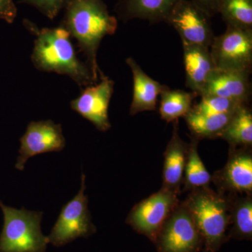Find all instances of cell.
<instances>
[{"label":"cell","instance_id":"6da1fadb","mask_svg":"<svg viewBox=\"0 0 252 252\" xmlns=\"http://www.w3.org/2000/svg\"><path fill=\"white\" fill-rule=\"evenodd\" d=\"M64 9L61 26L77 40L97 82L104 77L97 64V51L104 36L115 33L117 19L109 14L102 0H71Z\"/></svg>","mask_w":252,"mask_h":252},{"label":"cell","instance_id":"7a4b0ae2","mask_svg":"<svg viewBox=\"0 0 252 252\" xmlns=\"http://www.w3.org/2000/svg\"><path fill=\"white\" fill-rule=\"evenodd\" d=\"M23 24L36 36L31 60L36 69L67 75L81 87L97 83L89 66L78 59L70 34L64 28L39 29L27 20Z\"/></svg>","mask_w":252,"mask_h":252},{"label":"cell","instance_id":"3957f363","mask_svg":"<svg viewBox=\"0 0 252 252\" xmlns=\"http://www.w3.org/2000/svg\"><path fill=\"white\" fill-rule=\"evenodd\" d=\"M193 190L185 203L207 248L216 252L226 238L230 223L229 205L209 187Z\"/></svg>","mask_w":252,"mask_h":252},{"label":"cell","instance_id":"277c9868","mask_svg":"<svg viewBox=\"0 0 252 252\" xmlns=\"http://www.w3.org/2000/svg\"><path fill=\"white\" fill-rule=\"evenodd\" d=\"M4 225L0 234V252H46L49 243L43 234V212L6 206L0 200Z\"/></svg>","mask_w":252,"mask_h":252},{"label":"cell","instance_id":"5b68a950","mask_svg":"<svg viewBox=\"0 0 252 252\" xmlns=\"http://www.w3.org/2000/svg\"><path fill=\"white\" fill-rule=\"evenodd\" d=\"M81 189L77 195L63 205L59 218L48 239L56 248L64 246L79 238H88L96 232L88 207L89 198L84 194L86 175H81Z\"/></svg>","mask_w":252,"mask_h":252},{"label":"cell","instance_id":"8992f818","mask_svg":"<svg viewBox=\"0 0 252 252\" xmlns=\"http://www.w3.org/2000/svg\"><path fill=\"white\" fill-rule=\"evenodd\" d=\"M210 52L217 69L250 74L252 31L227 26L223 34L214 38Z\"/></svg>","mask_w":252,"mask_h":252},{"label":"cell","instance_id":"52a82bcc","mask_svg":"<svg viewBox=\"0 0 252 252\" xmlns=\"http://www.w3.org/2000/svg\"><path fill=\"white\" fill-rule=\"evenodd\" d=\"M201 240L185 203L172 210L155 238L159 252H196Z\"/></svg>","mask_w":252,"mask_h":252},{"label":"cell","instance_id":"ba28073f","mask_svg":"<svg viewBox=\"0 0 252 252\" xmlns=\"http://www.w3.org/2000/svg\"><path fill=\"white\" fill-rule=\"evenodd\" d=\"M180 34L182 44L210 49L214 38L210 16L191 0H180L165 20Z\"/></svg>","mask_w":252,"mask_h":252},{"label":"cell","instance_id":"9c48e42d","mask_svg":"<svg viewBox=\"0 0 252 252\" xmlns=\"http://www.w3.org/2000/svg\"><path fill=\"white\" fill-rule=\"evenodd\" d=\"M177 204V194L162 188L137 204L126 222L139 233L155 240L158 232Z\"/></svg>","mask_w":252,"mask_h":252},{"label":"cell","instance_id":"30bf717a","mask_svg":"<svg viewBox=\"0 0 252 252\" xmlns=\"http://www.w3.org/2000/svg\"><path fill=\"white\" fill-rule=\"evenodd\" d=\"M21 147L15 167L24 170L28 159L49 152H59L65 147L62 126L51 120L32 122L20 139Z\"/></svg>","mask_w":252,"mask_h":252},{"label":"cell","instance_id":"8fae6325","mask_svg":"<svg viewBox=\"0 0 252 252\" xmlns=\"http://www.w3.org/2000/svg\"><path fill=\"white\" fill-rule=\"evenodd\" d=\"M114 86V81L104 76L99 84L86 86L81 91L79 97L71 101V109L91 122L97 130H109V105Z\"/></svg>","mask_w":252,"mask_h":252},{"label":"cell","instance_id":"7c38bea8","mask_svg":"<svg viewBox=\"0 0 252 252\" xmlns=\"http://www.w3.org/2000/svg\"><path fill=\"white\" fill-rule=\"evenodd\" d=\"M250 74L216 69L209 77L200 96L212 94L247 104L251 94Z\"/></svg>","mask_w":252,"mask_h":252},{"label":"cell","instance_id":"4fadbf2b","mask_svg":"<svg viewBox=\"0 0 252 252\" xmlns=\"http://www.w3.org/2000/svg\"><path fill=\"white\" fill-rule=\"evenodd\" d=\"M186 71V86L201 95L209 77L216 69L210 49L205 46L182 44Z\"/></svg>","mask_w":252,"mask_h":252},{"label":"cell","instance_id":"5bb4252c","mask_svg":"<svg viewBox=\"0 0 252 252\" xmlns=\"http://www.w3.org/2000/svg\"><path fill=\"white\" fill-rule=\"evenodd\" d=\"M133 77V97L130 109L133 116L145 111L157 108L158 96L167 87L149 77L132 58L126 59Z\"/></svg>","mask_w":252,"mask_h":252},{"label":"cell","instance_id":"9a60e30c","mask_svg":"<svg viewBox=\"0 0 252 252\" xmlns=\"http://www.w3.org/2000/svg\"><path fill=\"white\" fill-rule=\"evenodd\" d=\"M189 144L181 139L177 122L175 123L171 140L165 152L162 189L178 193L184 181Z\"/></svg>","mask_w":252,"mask_h":252},{"label":"cell","instance_id":"2e32d148","mask_svg":"<svg viewBox=\"0 0 252 252\" xmlns=\"http://www.w3.org/2000/svg\"><path fill=\"white\" fill-rule=\"evenodd\" d=\"M180 0H119L117 12L124 21L138 18L151 22L165 21Z\"/></svg>","mask_w":252,"mask_h":252},{"label":"cell","instance_id":"e0dca14e","mask_svg":"<svg viewBox=\"0 0 252 252\" xmlns=\"http://www.w3.org/2000/svg\"><path fill=\"white\" fill-rule=\"evenodd\" d=\"M222 186L230 191H252V157L250 152L235 151L220 174Z\"/></svg>","mask_w":252,"mask_h":252},{"label":"cell","instance_id":"ac0fdd59","mask_svg":"<svg viewBox=\"0 0 252 252\" xmlns=\"http://www.w3.org/2000/svg\"><path fill=\"white\" fill-rule=\"evenodd\" d=\"M236 112L220 114H203L190 110L186 122L194 135L201 138L220 137Z\"/></svg>","mask_w":252,"mask_h":252},{"label":"cell","instance_id":"d6986e66","mask_svg":"<svg viewBox=\"0 0 252 252\" xmlns=\"http://www.w3.org/2000/svg\"><path fill=\"white\" fill-rule=\"evenodd\" d=\"M160 95V117L165 122H171L190 112L197 94L182 90H171L167 87Z\"/></svg>","mask_w":252,"mask_h":252},{"label":"cell","instance_id":"ffe728a7","mask_svg":"<svg viewBox=\"0 0 252 252\" xmlns=\"http://www.w3.org/2000/svg\"><path fill=\"white\" fill-rule=\"evenodd\" d=\"M220 137L233 147L252 145V114L246 104L237 109Z\"/></svg>","mask_w":252,"mask_h":252},{"label":"cell","instance_id":"44dd1931","mask_svg":"<svg viewBox=\"0 0 252 252\" xmlns=\"http://www.w3.org/2000/svg\"><path fill=\"white\" fill-rule=\"evenodd\" d=\"M212 177L198 153V141L193 139L189 144L188 155L184 175L185 188L195 189L208 188Z\"/></svg>","mask_w":252,"mask_h":252},{"label":"cell","instance_id":"7402d4cb","mask_svg":"<svg viewBox=\"0 0 252 252\" xmlns=\"http://www.w3.org/2000/svg\"><path fill=\"white\" fill-rule=\"evenodd\" d=\"M219 13L228 27L252 31V0H221Z\"/></svg>","mask_w":252,"mask_h":252},{"label":"cell","instance_id":"603a6c76","mask_svg":"<svg viewBox=\"0 0 252 252\" xmlns=\"http://www.w3.org/2000/svg\"><path fill=\"white\" fill-rule=\"evenodd\" d=\"M230 222L233 221V236L244 240H252V200L250 197L238 200L230 212Z\"/></svg>","mask_w":252,"mask_h":252},{"label":"cell","instance_id":"cb8c5ba5","mask_svg":"<svg viewBox=\"0 0 252 252\" xmlns=\"http://www.w3.org/2000/svg\"><path fill=\"white\" fill-rule=\"evenodd\" d=\"M201 100L193 106L191 111L203 114H220L235 112L239 107L245 105L233 99L220 96L206 94L202 95Z\"/></svg>","mask_w":252,"mask_h":252},{"label":"cell","instance_id":"d4e9b609","mask_svg":"<svg viewBox=\"0 0 252 252\" xmlns=\"http://www.w3.org/2000/svg\"><path fill=\"white\" fill-rule=\"evenodd\" d=\"M70 1L71 0H20L19 2L34 6L46 17L52 20L63 9H64Z\"/></svg>","mask_w":252,"mask_h":252},{"label":"cell","instance_id":"484cf974","mask_svg":"<svg viewBox=\"0 0 252 252\" xmlns=\"http://www.w3.org/2000/svg\"><path fill=\"white\" fill-rule=\"evenodd\" d=\"M17 11L14 0H0V19L13 23L17 16Z\"/></svg>","mask_w":252,"mask_h":252},{"label":"cell","instance_id":"4316f807","mask_svg":"<svg viewBox=\"0 0 252 252\" xmlns=\"http://www.w3.org/2000/svg\"><path fill=\"white\" fill-rule=\"evenodd\" d=\"M191 1L211 17L214 15L218 14L221 0H191Z\"/></svg>","mask_w":252,"mask_h":252}]
</instances>
